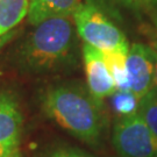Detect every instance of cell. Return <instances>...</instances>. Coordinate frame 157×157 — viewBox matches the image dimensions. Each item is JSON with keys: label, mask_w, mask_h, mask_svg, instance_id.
Instances as JSON below:
<instances>
[{"label": "cell", "mask_w": 157, "mask_h": 157, "mask_svg": "<svg viewBox=\"0 0 157 157\" xmlns=\"http://www.w3.org/2000/svg\"><path fill=\"white\" fill-rule=\"evenodd\" d=\"M71 17H50L34 26L14 51L13 63L17 71L45 75L72 67L77 58V37Z\"/></svg>", "instance_id": "cell-1"}, {"label": "cell", "mask_w": 157, "mask_h": 157, "mask_svg": "<svg viewBox=\"0 0 157 157\" xmlns=\"http://www.w3.org/2000/svg\"><path fill=\"white\" fill-rule=\"evenodd\" d=\"M44 114L73 137L98 146L105 128L102 102L79 83H64L47 87L40 97Z\"/></svg>", "instance_id": "cell-2"}, {"label": "cell", "mask_w": 157, "mask_h": 157, "mask_svg": "<svg viewBox=\"0 0 157 157\" xmlns=\"http://www.w3.org/2000/svg\"><path fill=\"white\" fill-rule=\"evenodd\" d=\"M76 30L84 43L100 51L128 54L129 44L122 32L91 2H84L72 15Z\"/></svg>", "instance_id": "cell-3"}, {"label": "cell", "mask_w": 157, "mask_h": 157, "mask_svg": "<svg viewBox=\"0 0 157 157\" xmlns=\"http://www.w3.org/2000/svg\"><path fill=\"white\" fill-rule=\"evenodd\" d=\"M112 142L120 157H157V137L137 113L117 121Z\"/></svg>", "instance_id": "cell-4"}, {"label": "cell", "mask_w": 157, "mask_h": 157, "mask_svg": "<svg viewBox=\"0 0 157 157\" xmlns=\"http://www.w3.org/2000/svg\"><path fill=\"white\" fill-rule=\"evenodd\" d=\"M23 117L17 95L0 91V157H21Z\"/></svg>", "instance_id": "cell-5"}, {"label": "cell", "mask_w": 157, "mask_h": 157, "mask_svg": "<svg viewBox=\"0 0 157 157\" xmlns=\"http://www.w3.org/2000/svg\"><path fill=\"white\" fill-rule=\"evenodd\" d=\"M156 59V50L148 45L134 43L129 47L127 70L130 82V91L139 100L155 87Z\"/></svg>", "instance_id": "cell-6"}, {"label": "cell", "mask_w": 157, "mask_h": 157, "mask_svg": "<svg viewBox=\"0 0 157 157\" xmlns=\"http://www.w3.org/2000/svg\"><path fill=\"white\" fill-rule=\"evenodd\" d=\"M82 56L84 62L87 89L95 100H102L117 92L111 73L104 58L102 51L92 45L84 43L82 49Z\"/></svg>", "instance_id": "cell-7"}, {"label": "cell", "mask_w": 157, "mask_h": 157, "mask_svg": "<svg viewBox=\"0 0 157 157\" xmlns=\"http://www.w3.org/2000/svg\"><path fill=\"white\" fill-rule=\"evenodd\" d=\"M83 4L84 0H30L27 19L36 26L50 17H72Z\"/></svg>", "instance_id": "cell-8"}, {"label": "cell", "mask_w": 157, "mask_h": 157, "mask_svg": "<svg viewBox=\"0 0 157 157\" xmlns=\"http://www.w3.org/2000/svg\"><path fill=\"white\" fill-rule=\"evenodd\" d=\"M30 0H0V37L12 33L28 15Z\"/></svg>", "instance_id": "cell-9"}, {"label": "cell", "mask_w": 157, "mask_h": 157, "mask_svg": "<svg viewBox=\"0 0 157 157\" xmlns=\"http://www.w3.org/2000/svg\"><path fill=\"white\" fill-rule=\"evenodd\" d=\"M104 58L111 73L117 91H130V82L127 70V55L119 51H104Z\"/></svg>", "instance_id": "cell-10"}, {"label": "cell", "mask_w": 157, "mask_h": 157, "mask_svg": "<svg viewBox=\"0 0 157 157\" xmlns=\"http://www.w3.org/2000/svg\"><path fill=\"white\" fill-rule=\"evenodd\" d=\"M137 114L144 120L147 126L150 128L157 137V87L155 86L142 99L139 100Z\"/></svg>", "instance_id": "cell-11"}, {"label": "cell", "mask_w": 157, "mask_h": 157, "mask_svg": "<svg viewBox=\"0 0 157 157\" xmlns=\"http://www.w3.org/2000/svg\"><path fill=\"white\" fill-rule=\"evenodd\" d=\"M112 97L113 107L115 112L121 117H127L137 113L139 99L132 91H117Z\"/></svg>", "instance_id": "cell-12"}, {"label": "cell", "mask_w": 157, "mask_h": 157, "mask_svg": "<svg viewBox=\"0 0 157 157\" xmlns=\"http://www.w3.org/2000/svg\"><path fill=\"white\" fill-rule=\"evenodd\" d=\"M41 157H97L80 148L71 146H55L45 150Z\"/></svg>", "instance_id": "cell-13"}, {"label": "cell", "mask_w": 157, "mask_h": 157, "mask_svg": "<svg viewBox=\"0 0 157 157\" xmlns=\"http://www.w3.org/2000/svg\"><path fill=\"white\" fill-rule=\"evenodd\" d=\"M115 1L129 7H144L157 4V0H115Z\"/></svg>", "instance_id": "cell-14"}, {"label": "cell", "mask_w": 157, "mask_h": 157, "mask_svg": "<svg viewBox=\"0 0 157 157\" xmlns=\"http://www.w3.org/2000/svg\"><path fill=\"white\" fill-rule=\"evenodd\" d=\"M12 36H13V32L10 34H7V35H5V36H2V37H0V50H1L2 47L8 42V40H11Z\"/></svg>", "instance_id": "cell-15"}, {"label": "cell", "mask_w": 157, "mask_h": 157, "mask_svg": "<svg viewBox=\"0 0 157 157\" xmlns=\"http://www.w3.org/2000/svg\"><path fill=\"white\" fill-rule=\"evenodd\" d=\"M156 50V49H155ZM157 52V50H156ZM155 86L157 87V59H156V69H155Z\"/></svg>", "instance_id": "cell-16"}]
</instances>
